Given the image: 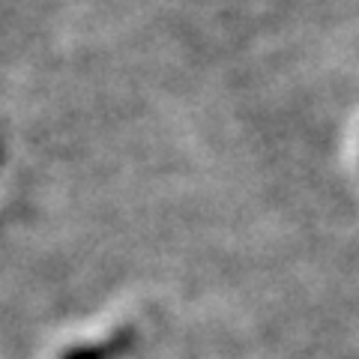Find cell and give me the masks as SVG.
I'll return each mask as SVG.
<instances>
[{
	"label": "cell",
	"instance_id": "obj_1",
	"mask_svg": "<svg viewBox=\"0 0 359 359\" xmlns=\"http://www.w3.org/2000/svg\"><path fill=\"white\" fill-rule=\"evenodd\" d=\"M129 344V332H123L120 339L108 341V344H96V347H78V351H69L63 359H111L117 351H123V347Z\"/></svg>",
	"mask_w": 359,
	"mask_h": 359
}]
</instances>
